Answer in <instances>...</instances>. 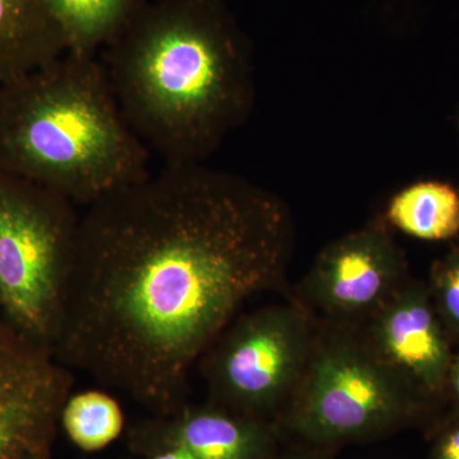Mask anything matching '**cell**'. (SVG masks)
Masks as SVG:
<instances>
[{
  "instance_id": "cell-4",
  "label": "cell",
  "mask_w": 459,
  "mask_h": 459,
  "mask_svg": "<svg viewBox=\"0 0 459 459\" xmlns=\"http://www.w3.org/2000/svg\"><path fill=\"white\" fill-rule=\"evenodd\" d=\"M422 404L358 328L318 322L307 369L276 425L283 437L336 451L411 427L419 421Z\"/></svg>"
},
{
  "instance_id": "cell-7",
  "label": "cell",
  "mask_w": 459,
  "mask_h": 459,
  "mask_svg": "<svg viewBox=\"0 0 459 459\" xmlns=\"http://www.w3.org/2000/svg\"><path fill=\"white\" fill-rule=\"evenodd\" d=\"M406 282L404 256L377 219L319 253L296 301L318 322L360 328Z\"/></svg>"
},
{
  "instance_id": "cell-1",
  "label": "cell",
  "mask_w": 459,
  "mask_h": 459,
  "mask_svg": "<svg viewBox=\"0 0 459 459\" xmlns=\"http://www.w3.org/2000/svg\"><path fill=\"white\" fill-rule=\"evenodd\" d=\"M291 249L276 195L204 164L165 165L81 214L51 347L169 415L247 301L285 285Z\"/></svg>"
},
{
  "instance_id": "cell-18",
  "label": "cell",
  "mask_w": 459,
  "mask_h": 459,
  "mask_svg": "<svg viewBox=\"0 0 459 459\" xmlns=\"http://www.w3.org/2000/svg\"><path fill=\"white\" fill-rule=\"evenodd\" d=\"M446 388L449 389V394H451L452 400L455 402V411H459V355L457 358H453Z\"/></svg>"
},
{
  "instance_id": "cell-17",
  "label": "cell",
  "mask_w": 459,
  "mask_h": 459,
  "mask_svg": "<svg viewBox=\"0 0 459 459\" xmlns=\"http://www.w3.org/2000/svg\"><path fill=\"white\" fill-rule=\"evenodd\" d=\"M277 459H334L333 449L318 448V446H303L286 453H281Z\"/></svg>"
},
{
  "instance_id": "cell-10",
  "label": "cell",
  "mask_w": 459,
  "mask_h": 459,
  "mask_svg": "<svg viewBox=\"0 0 459 459\" xmlns=\"http://www.w3.org/2000/svg\"><path fill=\"white\" fill-rule=\"evenodd\" d=\"M282 439L274 422L211 403L180 407L138 428L133 446L147 455L178 446L198 459H277Z\"/></svg>"
},
{
  "instance_id": "cell-2",
  "label": "cell",
  "mask_w": 459,
  "mask_h": 459,
  "mask_svg": "<svg viewBox=\"0 0 459 459\" xmlns=\"http://www.w3.org/2000/svg\"><path fill=\"white\" fill-rule=\"evenodd\" d=\"M105 66L126 122L165 165L204 164L255 104L249 48L222 0L143 3Z\"/></svg>"
},
{
  "instance_id": "cell-12",
  "label": "cell",
  "mask_w": 459,
  "mask_h": 459,
  "mask_svg": "<svg viewBox=\"0 0 459 459\" xmlns=\"http://www.w3.org/2000/svg\"><path fill=\"white\" fill-rule=\"evenodd\" d=\"M66 51L95 54L108 47L131 22L141 0H45Z\"/></svg>"
},
{
  "instance_id": "cell-11",
  "label": "cell",
  "mask_w": 459,
  "mask_h": 459,
  "mask_svg": "<svg viewBox=\"0 0 459 459\" xmlns=\"http://www.w3.org/2000/svg\"><path fill=\"white\" fill-rule=\"evenodd\" d=\"M65 51V39L45 0H0V86Z\"/></svg>"
},
{
  "instance_id": "cell-16",
  "label": "cell",
  "mask_w": 459,
  "mask_h": 459,
  "mask_svg": "<svg viewBox=\"0 0 459 459\" xmlns=\"http://www.w3.org/2000/svg\"><path fill=\"white\" fill-rule=\"evenodd\" d=\"M429 459H459V411L435 429Z\"/></svg>"
},
{
  "instance_id": "cell-5",
  "label": "cell",
  "mask_w": 459,
  "mask_h": 459,
  "mask_svg": "<svg viewBox=\"0 0 459 459\" xmlns=\"http://www.w3.org/2000/svg\"><path fill=\"white\" fill-rule=\"evenodd\" d=\"M77 205L0 171V303L23 333L53 344L77 247Z\"/></svg>"
},
{
  "instance_id": "cell-13",
  "label": "cell",
  "mask_w": 459,
  "mask_h": 459,
  "mask_svg": "<svg viewBox=\"0 0 459 459\" xmlns=\"http://www.w3.org/2000/svg\"><path fill=\"white\" fill-rule=\"evenodd\" d=\"M386 221L422 240L455 238L459 234V193L439 181L413 184L392 199Z\"/></svg>"
},
{
  "instance_id": "cell-9",
  "label": "cell",
  "mask_w": 459,
  "mask_h": 459,
  "mask_svg": "<svg viewBox=\"0 0 459 459\" xmlns=\"http://www.w3.org/2000/svg\"><path fill=\"white\" fill-rule=\"evenodd\" d=\"M358 329L420 400L446 389L451 349L439 314L422 287L407 281Z\"/></svg>"
},
{
  "instance_id": "cell-8",
  "label": "cell",
  "mask_w": 459,
  "mask_h": 459,
  "mask_svg": "<svg viewBox=\"0 0 459 459\" xmlns=\"http://www.w3.org/2000/svg\"><path fill=\"white\" fill-rule=\"evenodd\" d=\"M50 347L0 333V459L40 457L72 394L74 377Z\"/></svg>"
},
{
  "instance_id": "cell-14",
  "label": "cell",
  "mask_w": 459,
  "mask_h": 459,
  "mask_svg": "<svg viewBox=\"0 0 459 459\" xmlns=\"http://www.w3.org/2000/svg\"><path fill=\"white\" fill-rule=\"evenodd\" d=\"M60 420L69 439L86 452L101 451L117 439L124 429L122 407L102 391L69 395Z\"/></svg>"
},
{
  "instance_id": "cell-15",
  "label": "cell",
  "mask_w": 459,
  "mask_h": 459,
  "mask_svg": "<svg viewBox=\"0 0 459 459\" xmlns=\"http://www.w3.org/2000/svg\"><path fill=\"white\" fill-rule=\"evenodd\" d=\"M433 291L440 320L459 333V247L435 267Z\"/></svg>"
},
{
  "instance_id": "cell-19",
  "label": "cell",
  "mask_w": 459,
  "mask_h": 459,
  "mask_svg": "<svg viewBox=\"0 0 459 459\" xmlns=\"http://www.w3.org/2000/svg\"><path fill=\"white\" fill-rule=\"evenodd\" d=\"M146 459H198L183 448H178V446H172V448L162 449V451L152 453L148 455Z\"/></svg>"
},
{
  "instance_id": "cell-6",
  "label": "cell",
  "mask_w": 459,
  "mask_h": 459,
  "mask_svg": "<svg viewBox=\"0 0 459 459\" xmlns=\"http://www.w3.org/2000/svg\"><path fill=\"white\" fill-rule=\"evenodd\" d=\"M318 320L294 301L235 319L205 355L212 403L276 424L312 356Z\"/></svg>"
},
{
  "instance_id": "cell-3",
  "label": "cell",
  "mask_w": 459,
  "mask_h": 459,
  "mask_svg": "<svg viewBox=\"0 0 459 459\" xmlns=\"http://www.w3.org/2000/svg\"><path fill=\"white\" fill-rule=\"evenodd\" d=\"M107 66L65 51L0 86V171L84 208L150 174Z\"/></svg>"
}]
</instances>
